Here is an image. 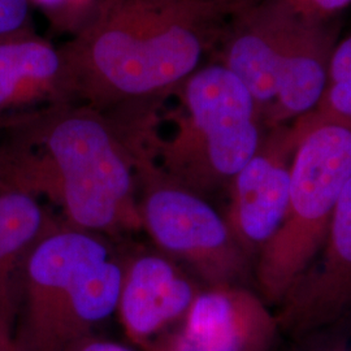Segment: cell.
Listing matches in <instances>:
<instances>
[{
    "mask_svg": "<svg viewBox=\"0 0 351 351\" xmlns=\"http://www.w3.org/2000/svg\"><path fill=\"white\" fill-rule=\"evenodd\" d=\"M233 13L206 0H99L59 47L71 103L155 117L213 55Z\"/></svg>",
    "mask_w": 351,
    "mask_h": 351,
    "instance_id": "obj_1",
    "label": "cell"
},
{
    "mask_svg": "<svg viewBox=\"0 0 351 351\" xmlns=\"http://www.w3.org/2000/svg\"><path fill=\"white\" fill-rule=\"evenodd\" d=\"M0 132V188L45 197L65 224L104 237L142 228L138 165L150 154L146 130L65 103Z\"/></svg>",
    "mask_w": 351,
    "mask_h": 351,
    "instance_id": "obj_2",
    "label": "cell"
},
{
    "mask_svg": "<svg viewBox=\"0 0 351 351\" xmlns=\"http://www.w3.org/2000/svg\"><path fill=\"white\" fill-rule=\"evenodd\" d=\"M107 241L59 221L26 251L13 280V351H68L117 313L125 264Z\"/></svg>",
    "mask_w": 351,
    "mask_h": 351,
    "instance_id": "obj_3",
    "label": "cell"
},
{
    "mask_svg": "<svg viewBox=\"0 0 351 351\" xmlns=\"http://www.w3.org/2000/svg\"><path fill=\"white\" fill-rule=\"evenodd\" d=\"M175 106L158 119L150 154L176 184L206 197L230 186L258 150L262 121L250 91L221 64L211 62L176 88Z\"/></svg>",
    "mask_w": 351,
    "mask_h": 351,
    "instance_id": "obj_4",
    "label": "cell"
},
{
    "mask_svg": "<svg viewBox=\"0 0 351 351\" xmlns=\"http://www.w3.org/2000/svg\"><path fill=\"white\" fill-rule=\"evenodd\" d=\"M293 126L288 204L275 234L255 258L259 295L278 306L326 241L351 180V120L313 110Z\"/></svg>",
    "mask_w": 351,
    "mask_h": 351,
    "instance_id": "obj_5",
    "label": "cell"
},
{
    "mask_svg": "<svg viewBox=\"0 0 351 351\" xmlns=\"http://www.w3.org/2000/svg\"><path fill=\"white\" fill-rule=\"evenodd\" d=\"M139 215L160 252L182 262L207 287L241 285L251 259L226 217L204 197L169 180L145 156L138 165Z\"/></svg>",
    "mask_w": 351,
    "mask_h": 351,
    "instance_id": "obj_6",
    "label": "cell"
},
{
    "mask_svg": "<svg viewBox=\"0 0 351 351\" xmlns=\"http://www.w3.org/2000/svg\"><path fill=\"white\" fill-rule=\"evenodd\" d=\"M280 328L259 294L242 285L198 291L184 317L145 351H269Z\"/></svg>",
    "mask_w": 351,
    "mask_h": 351,
    "instance_id": "obj_7",
    "label": "cell"
},
{
    "mask_svg": "<svg viewBox=\"0 0 351 351\" xmlns=\"http://www.w3.org/2000/svg\"><path fill=\"white\" fill-rule=\"evenodd\" d=\"M351 310V180L339 197L326 241L290 287L276 314L294 341L337 326Z\"/></svg>",
    "mask_w": 351,
    "mask_h": 351,
    "instance_id": "obj_8",
    "label": "cell"
},
{
    "mask_svg": "<svg viewBox=\"0 0 351 351\" xmlns=\"http://www.w3.org/2000/svg\"><path fill=\"white\" fill-rule=\"evenodd\" d=\"M284 0H255L233 13L213 52L250 91L262 117L276 98L282 65L302 23Z\"/></svg>",
    "mask_w": 351,
    "mask_h": 351,
    "instance_id": "obj_9",
    "label": "cell"
},
{
    "mask_svg": "<svg viewBox=\"0 0 351 351\" xmlns=\"http://www.w3.org/2000/svg\"><path fill=\"white\" fill-rule=\"evenodd\" d=\"M295 145L293 124L268 129L254 156L229 186L226 221L251 261L272 239L284 217Z\"/></svg>",
    "mask_w": 351,
    "mask_h": 351,
    "instance_id": "obj_10",
    "label": "cell"
},
{
    "mask_svg": "<svg viewBox=\"0 0 351 351\" xmlns=\"http://www.w3.org/2000/svg\"><path fill=\"white\" fill-rule=\"evenodd\" d=\"M198 289L163 252H142L125 264L117 314L128 339L146 350L177 324Z\"/></svg>",
    "mask_w": 351,
    "mask_h": 351,
    "instance_id": "obj_11",
    "label": "cell"
},
{
    "mask_svg": "<svg viewBox=\"0 0 351 351\" xmlns=\"http://www.w3.org/2000/svg\"><path fill=\"white\" fill-rule=\"evenodd\" d=\"M71 103L59 47L33 29L0 38V126Z\"/></svg>",
    "mask_w": 351,
    "mask_h": 351,
    "instance_id": "obj_12",
    "label": "cell"
},
{
    "mask_svg": "<svg viewBox=\"0 0 351 351\" xmlns=\"http://www.w3.org/2000/svg\"><path fill=\"white\" fill-rule=\"evenodd\" d=\"M326 23L303 17L280 72L275 101L262 117L263 128L287 125L319 104L335 49L333 30Z\"/></svg>",
    "mask_w": 351,
    "mask_h": 351,
    "instance_id": "obj_13",
    "label": "cell"
},
{
    "mask_svg": "<svg viewBox=\"0 0 351 351\" xmlns=\"http://www.w3.org/2000/svg\"><path fill=\"white\" fill-rule=\"evenodd\" d=\"M58 223L36 195L0 188V314L11 328L17 268L26 251Z\"/></svg>",
    "mask_w": 351,
    "mask_h": 351,
    "instance_id": "obj_14",
    "label": "cell"
},
{
    "mask_svg": "<svg viewBox=\"0 0 351 351\" xmlns=\"http://www.w3.org/2000/svg\"><path fill=\"white\" fill-rule=\"evenodd\" d=\"M317 111L351 120V34L335 46Z\"/></svg>",
    "mask_w": 351,
    "mask_h": 351,
    "instance_id": "obj_15",
    "label": "cell"
},
{
    "mask_svg": "<svg viewBox=\"0 0 351 351\" xmlns=\"http://www.w3.org/2000/svg\"><path fill=\"white\" fill-rule=\"evenodd\" d=\"M99 0H30L58 34L72 37L88 20Z\"/></svg>",
    "mask_w": 351,
    "mask_h": 351,
    "instance_id": "obj_16",
    "label": "cell"
},
{
    "mask_svg": "<svg viewBox=\"0 0 351 351\" xmlns=\"http://www.w3.org/2000/svg\"><path fill=\"white\" fill-rule=\"evenodd\" d=\"M30 0H0V38L32 30Z\"/></svg>",
    "mask_w": 351,
    "mask_h": 351,
    "instance_id": "obj_17",
    "label": "cell"
},
{
    "mask_svg": "<svg viewBox=\"0 0 351 351\" xmlns=\"http://www.w3.org/2000/svg\"><path fill=\"white\" fill-rule=\"evenodd\" d=\"M302 17L316 21H328L333 14L342 11L351 0H284Z\"/></svg>",
    "mask_w": 351,
    "mask_h": 351,
    "instance_id": "obj_18",
    "label": "cell"
},
{
    "mask_svg": "<svg viewBox=\"0 0 351 351\" xmlns=\"http://www.w3.org/2000/svg\"><path fill=\"white\" fill-rule=\"evenodd\" d=\"M68 351H137L113 339H104L98 333L78 341Z\"/></svg>",
    "mask_w": 351,
    "mask_h": 351,
    "instance_id": "obj_19",
    "label": "cell"
},
{
    "mask_svg": "<svg viewBox=\"0 0 351 351\" xmlns=\"http://www.w3.org/2000/svg\"><path fill=\"white\" fill-rule=\"evenodd\" d=\"M303 339L311 342V346L308 345L301 351H351V339L336 337L320 341L316 336H310Z\"/></svg>",
    "mask_w": 351,
    "mask_h": 351,
    "instance_id": "obj_20",
    "label": "cell"
},
{
    "mask_svg": "<svg viewBox=\"0 0 351 351\" xmlns=\"http://www.w3.org/2000/svg\"><path fill=\"white\" fill-rule=\"evenodd\" d=\"M0 351H13L12 328L0 314Z\"/></svg>",
    "mask_w": 351,
    "mask_h": 351,
    "instance_id": "obj_21",
    "label": "cell"
},
{
    "mask_svg": "<svg viewBox=\"0 0 351 351\" xmlns=\"http://www.w3.org/2000/svg\"><path fill=\"white\" fill-rule=\"evenodd\" d=\"M206 1H211V3H215V4L223 5V7H226L228 10H230L232 12L236 13L241 8L249 5L255 0H206Z\"/></svg>",
    "mask_w": 351,
    "mask_h": 351,
    "instance_id": "obj_22",
    "label": "cell"
}]
</instances>
